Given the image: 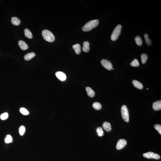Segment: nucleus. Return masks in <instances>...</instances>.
I'll return each mask as SVG.
<instances>
[{
	"instance_id": "393cba45",
	"label": "nucleus",
	"mask_w": 161,
	"mask_h": 161,
	"mask_svg": "<svg viewBox=\"0 0 161 161\" xmlns=\"http://www.w3.org/2000/svg\"><path fill=\"white\" fill-rule=\"evenodd\" d=\"M25 128L24 126H21L19 127V133L21 136H23L25 132Z\"/></svg>"
},
{
	"instance_id": "39448f33",
	"label": "nucleus",
	"mask_w": 161,
	"mask_h": 161,
	"mask_svg": "<svg viewBox=\"0 0 161 161\" xmlns=\"http://www.w3.org/2000/svg\"><path fill=\"white\" fill-rule=\"evenodd\" d=\"M143 156L145 158L149 159L153 158L158 160L160 158V156L158 154L152 152H148L143 154Z\"/></svg>"
},
{
	"instance_id": "f257e3e1",
	"label": "nucleus",
	"mask_w": 161,
	"mask_h": 161,
	"mask_svg": "<svg viewBox=\"0 0 161 161\" xmlns=\"http://www.w3.org/2000/svg\"><path fill=\"white\" fill-rule=\"evenodd\" d=\"M99 23V21L98 20H92L90 21L85 24L82 28V30L84 31L87 32L95 28Z\"/></svg>"
},
{
	"instance_id": "0eeeda50",
	"label": "nucleus",
	"mask_w": 161,
	"mask_h": 161,
	"mask_svg": "<svg viewBox=\"0 0 161 161\" xmlns=\"http://www.w3.org/2000/svg\"><path fill=\"white\" fill-rule=\"evenodd\" d=\"M127 144V141L125 140L120 139L119 140L116 146V149L120 150L122 149Z\"/></svg>"
},
{
	"instance_id": "5701e85b",
	"label": "nucleus",
	"mask_w": 161,
	"mask_h": 161,
	"mask_svg": "<svg viewBox=\"0 0 161 161\" xmlns=\"http://www.w3.org/2000/svg\"><path fill=\"white\" fill-rule=\"evenodd\" d=\"M20 113L24 115H27L29 114V112L26 108H21L20 109Z\"/></svg>"
},
{
	"instance_id": "c756f323",
	"label": "nucleus",
	"mask_w": 161,
	"mask_h": 161,
	"mask_svg": "<svg viewBox=\"0 0 161 161\" xmlns=\"http://www.w3.org/2000/svg\"><path fill=\"white\" fill-rule=\"evenodd\" d=\"M112 69L114 70L113 68Z\"/></svg>"
},
{
	"instance_id": "2eb2a0df",
	"label": "nucleus",
	"mask_w": 161,
	"mask_h": 161,
	"mask_svg": "<svg viewBox=\"0 0 161 161\" xmlns=\"http://www.w3.org/2000/svg\"><path fill=\"white\" fill-rule=\"evenodd\" d=\"M102 127L107 132H109L111 130V124L109 122H105L103 124Z\"/></svg>"
},
{
	"instance_id": "ddd939ff",
	"label": "nucleus",
	"mask_w": 161,
	"mask_h": 161,
	"mask_svg": "<svg viewBox=\"0 0 161 161\" xmlns=\"http://www.w3.org/2000/svg\"><path fill=\"white\" fill-rule=\"evenodd\" d=\"M83 51L86 52H89L90 50V44L88 42L85 41L83 43Z\"/></svg>"
},
{
	"instance_id": "c85d7f7f",
	"label": "nucleus",
	"mask_w": 161,
	"mask_h": 161,
	"mask_svg": "<svg viewBox=\"0 0 161 161\" xmlns=\"http://www.w3.org/2000/svg\"><path fill=\"white\" fill-rule=\"evenodd\" d=\"M155 128L158 131L160 135H161V126L160 125H158V124H156L154 126Z\"/></svg>"
},
{
	"instance_id": "412c9836",
	"label": "nucleus",
	"mask_w": 161,
	"mask_h": 161,
	"mask_svg": "<svg viewBox=\"0 0 161 161\" xmlns=\"http://www.w3.org/2000/svg\"><path fill=\"white\" fill-rule=\"evenodd\" d=\"M144 36L146 44L149 46L151 45L152 44V41L149 38L148 35L146 34H144Z\"/></svg>"
},
{
	"instance_id": "9d476101",
	"label": "nucleus",
	"mask_w": 161,
	"mask_h": 161,
	"mask_svg": "<svg viewBox=\"0 0 161 161\" xmlns=\"http://www.w3.org/2000/svg\"><path fill=\"white\" fill-rule=\"evenodd\" d=\"M18 45L20 48L22 50H27L28 48V46L24 41L20 40L18 42Z\"/></svg>"
},
{
	"instance_id": "1a4fd4ad",
	"label": "nucleus",
	"mask_w": 161,
	"mask_h": 161,
	"mask_svg": "<svg viewBox=\"0 0 161 161\" xmlns=\"http://www.w3.org/2000/svg\"><path fill=\"white\" fill-rule=\"evenodd\" d=\"M153 110L155 111H158V110H161V100L154 102L153 104Z\"/></svg>"
},
{
	"instance_id": "20e7f679",
	"label": "nucleus",
	"mask_w": 161,
	"mask_h": 161,
	"mask_svg": "<svg viewBox=\"0 0 161 161\" xmlns=\"http://www.w3.org/2000/svg\"><path fill=\"white\" fill-rule=\"evenodd\" d=\"M121 114L122 118L126 122L129 121V116L128 110L126 106L123 105L121 108Z\"/></svg>"
},
{
	"instance_id": "7c9ffc66",
	"label": "nucleus",
	"mask_w": 161,
	"mask_h": 161,
	"mask_svg": "<svg viewBox=\"0 0 161 161\" xmlns=\"http://www.w3.org/2000/svg\"><path fill=\"white\" fill-rule=\"evenodd\" d=\"M147 90H148V88H147Z\"/></svg>"
},
{
	"instance_id": "f3484780",
	"label": "nucleus",
	"mask_w": 161,
	"mask_h": 161,
	"mask_svg": "<svg viewBox=\"0 0 161 161\" xmlns=\"http://www.w3.org/2000/svg\"><path fill=\"white\" fill-rule=\"evenodd\" d=\"M73 48L77 55H79L81 52V48L80 45L78 44L73 45Z\"/></svg>"
},
{
	"instance_id": "423d86ee",
	"label": "nucleus",
	"mask_w": 161,
	"mask_h": 161,
	"mask_svg": "<svg viewBox=\"0 0 161 161\" xmlns=\"http://www.w3.org/2000/svg\"><path fill=\"white\" fill-rule=\"evenodd\" d=\"M101 63L103 67L108 70H111L113 68V65L111 62L106 59H102L101 61Z\"/></svg>"
},
{
	"instance_id": "4468645a",
	"label": "nucleus",
	"mask_w": 161,
	"mask_h": 161,
	"mask_svg": "<svg viewBox=\"0 0 161 161\" xmlns=\"http://www.w3.org/2000/svg\"><path fill=\"white\" fill-rule=\"evenodd\" d=\"M35 54L34 52H31L28 53L24 57V59L26 61H29L31 60L35 56Z\"/></svg>"
},
{
	"instance_id": "9b49d317",
	"label": "nucleus",
	"mask_w": 161,
	"mask_h": 161,
	"mask_svg": "<svg viewBox=\"0 0 161 161\" xmlns=\"http://www.w3.org/2000/svg\"><path fill=\"white\" fill-rule=\"evenodd\" d=\"M85 89L89 97L91 98L94 97L95 95V92L92 89L89 87H86Z\"/></svg>"
},
{
	"instance_id": "a211bd4d",
	"label": "nucleus",
	"mask_w": 161,
	"mask_h": 161,
	"mask_svg": "<svg viewBox=\"0 0 161 161\" xmlns=\"http://www.w3.org/2000/svg\"><path fill=\"white\" fill-rule=\"evenodd\" d=\"M24 36L26 37L31 39L33 38L32 33L29 29H25L24 30Z\"/></svg>"
},
{
	"instance_id": "f8f14e48",
	"label": "nucleus",
	"mask_w": 161,
	"mask_h": 161,
	"mask_svg": "<svg viewBox=\"0 0 161 161\" xmlns=\"http://www.w3.org/2000/svg\"><path fill=\"white\" fill-rule=\"evenodd\" d=\"M132 83L133 85L136 88L139 89H142L143 88L142 84L140 82L136 80L132 81Z\"/></svg>"
},
{
	"instance_id": "b1692460",
	"label": "nucleus",
	"mask_w": 161,
	"mask_h": 161,
	"mask_svg": "<svg viewBox=\"0 0 161 161\" xmlns=\"http://www.w3.org/2000/svg\"><path fill=\"white\" fill-rule=\"evenodd\" d=\"M141 57L142 62L143 64H145L147 59V56L146 54L143 53L141 55Z\"/></svg>"
},
{
	"instance_id": "6e6552de",
	"label": "nucleus",
	"mask_w": 161,
	"mask_h": 161,
	"mask_svg": "<svg viewBox=\"0 0 161 161\" xmlns=\"http://www.w3.org/2000/svg\"><path fill=\"white\" fill-rule=\"evenodd\" d=\"M55 75L61 81H64L66 79V75L62 72H57L56 73Z\"/></svg>"
},
{
	"instance_id": "4be33fe9",
	"label": "nucleus",
	"mask_w": 161,
	"mask_h": 161,
	"mask_svg": "<svg viewBox=\"0 0 161 161\" xmlns=\"http://www.w3.org/2000/svg\"><path fill=\"white\" fill-rule=\"evenodd\" d=\"M93 107L96 110H99L101 109L102 106L100 103L98 102H94L92 104Z\"/></svg>"
},
{
	"instance_id": "cd10ccee",
	"label": "nucleus",
	"mask_w": 161,
	"mask_h": 161,
	"mask_svg": "<svg viewBox=\"0 0 161 161\" xmlns=\"http://www.w3.org/2000/svg\"><path fill=\"white\" fill-rule=\"evenodd\" d=\"M8 117V114L7 113H5L0 115V118L2 120H4L6 119Z\"/></svg>"
},
{
	"instance_id": "6ab92c4d",
	"label": "nucleus",
	"mask_w": 161,
	"mask_h": 161,
	"mask_svg": "<svg viewBox=\"0 0 161 161\" xmlns=\"http://www.w3.org/2000/svg\"><path fill=\"white\" fill-rule=\"evenodd\" d=\"M13 138L10 135H7L6 136L4 139V142L5 143H10L13 142Z\"/></svg>"
},
{
	"instance_id": "a878e982",
	"label": "nucleus",
	"mask_w": 161,
	"mask_h": 161,
	"mask_svg": "<svg viewBox=\"0 0 161 161\" xmlns=\"http://www.w3.org/2000/svg\"><path fill=\"white\" fill-rule=\"evenodd\" d=\"M130 65L134 67L139 66V61L137 59H135L131 62Z\"/></svg>"
},
{
	"instance_id": "bb28decb",
	"label": "nucleus",
	"mask_w": 161,
	"mask_h": 161,
	"mask_svg": "<svg viewBox=\"0 0 161 161\" xmlns=\"http://www.w3.org/2000/svg\"><path fill=\"white\" fill-rule=\"evenodd\" d=\"M97 131L98 135L99 136H102L104 135V132L102 128L101 127H98L97 129Z\"/></svg>"
},
{
	"instance_id": "aec40b11",
	"label": "nucleus",
	"mask_w": 161,
	"mask_h": 161,
	"mask_svg": "<svg viewBox=\"0 0 161 161\" xmlns=\"http://www.w3.org/2000/svg\"><path fill=\"white\" fill-rule=\"evenodd\" d=\"M135 40L136 42V44L139 46H141L143 44V41L141 37L139 36H137L136 37Z\"/></svg>"
},
{
	"instance_id": "f03ea898",
	"label": "nucleus",
	"mask_w": 161,
	"mask_h": 161,
	"mask_svg": "<svg viewBox=\"0 0 161 161\" xmlns=\"http://www.w3.org/2000/svg\"><path fill=\"white\" fill-rule=\"evenodd\" d=\"M42 35L44 39L49 42L52 43L55 41V38L53 34L51 31L47 29L43 31Z\"/></svg>"
},
{
	"instance_id": "7ed1b4c3",
	"label": "nucleus",
	"mask_w": 161,
	"mask_h": 161,
	"mask_svg": "<svg viewBox=\"0 0 161 161\" xmlns=\"http://www.w3.org/2000/svg\"><path fill=\"white\" fill-rule=\"evenodd\" d=\"M122 26L120 24H118L114 30L111 36L112 40L115 41L118 39L121 32Z\"/></svg>"
},
{
	"instance_id": "dca6fc26",
	"label": "nucleus",
	"mask_w": 161,
	"mask_h": 161,
	"mask_svg": "<svg viewBox=\"0 0 161 161\" xmlns=\"http://www.w3.org/2000/svg\"><path fill=\"white\" fill-rule=\"evenodd\" d=\"M12 23L15 26H18L20 24V20L17 17H12L11 19Z\"/></svg>"
}]
</instances>
